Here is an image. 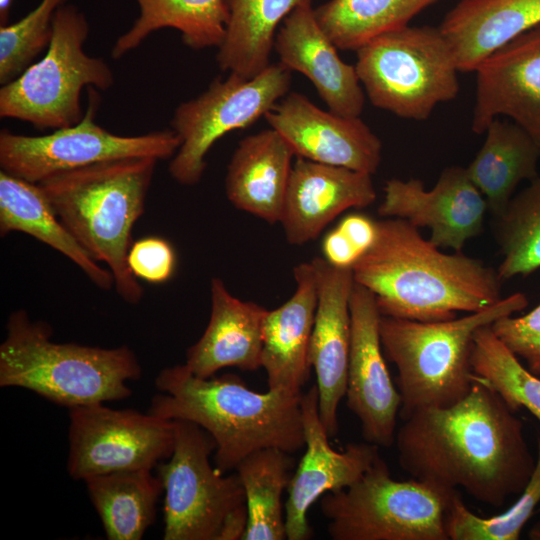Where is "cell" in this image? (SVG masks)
Wrapping results in <instances>:
<instances>
[{"instance_id":"ffe728a7","label":"cell","mask_w":540,"mask_h":540,"mask_svg":"<svg viewBox=\"0 0 540 540\" xmlns=\"http://www.w3.org/2000/svg\"><path fill=\"white\" fill-rule=\"evenodd\" d=\"M376 197L371 174L296 157L279 223L286 240L301 246L343 212L365 208Z\"/></svg>"},{"instance_id":"9a60e30c","label":"cell","mask_w":540,"mask_h":540,"mask_svg":"<svg viewBox=\"0 0 540 540\" xmlns=\"http://www.w3.org/2000/svg\"><path fill=\"white\" fill-rule=\"evenodd\" d=\"M383 190L379 215L429 228V241L438 248L461 252L466 242L483 230L488 206L466 167H446L431 189L417 178H392Z\"/></svg>"},{"instance_id":"74e56055","label":"cell","mask_w":540,"mask_h":540,"mask_svg":"<svg viewBox=\"0 0 540 540\" xmlns=\"http://www.w3.org/2000/svg\"><path fill=\"white\" fill-rule=\"evenodd\" d=\"M131 273L150 283L169 280L176 266V255L171 244L160 237H144L132 243L127 256Z\"/></svg>"},{"instance_id":"4316f807","label":"cell","mask_w":540,"mask_h":540,"mask_svg":"<svg viewBox=\"0 0 540 540\" xmlns=\"http://www.w3.org/2000/svg\"><path fill=\"white\" fill-rule=\"evenodd\" d=\"M485 133L483 145L466 170L496 219L506 209L517 186L539 176L540 146L513 121L496 118Z\"/></svg>"},{"instance_id":"4dcf8cb0","label":"cell","mask_w":540,"mask_h":540,"mask_svg":"<svg viewBox=\"0 0 540 540\" xmlns=\"http://www.w3.org/2000/svg\"><path fill=\"white\" fill-rule=\"evenodd\" d=\"M290 455L278 448H265L253 452L236 467L248 512L243 540L286 539L282 495L292 477L294 459Z\"/></svg>"},{"instance_id":"277c9868","label":"cell","mask_w":540,"mask_h":540,"mask_svg":"<svg viewBox=\"0 0 540 540\" xmlns=\"http://www.w3.org/2000/svg\"><path fill=\"white\" fill-rule=\"evenodd\" d=\"M157 161L151 157L106 161L59 173L38 184L82 247L108 266L117 294L129 304H138L144 294L127 256Z\"/></svg>"},{"instance_id":"44dd1931","label":"cell","mask_w":540,"mask_h":540,"mask_svg":"<svg viewBox=\"0 0 540 540\" xmlns=\"http://www.w3.org/2000/svg\"><path fill=\"white\" fill-rule=\"evenodd\" d=\"M280 63L306 76L329 111L359 117L365 94L355 66L345 63L319 26L312 5L300 6L282 21L274 40Z\"/></svg>"},{"instance_id":"9c48e42d","label":"cell","mask_w":540,"mask_h":540,"mask_svg":"<svg viewBox=\"0 0 540 540\" xmlns=\"http://www.w3.org/2000/svg\"><path fill=\"white\" fill-rule=\"evenodd\" d=\"M89 24L76 6L64 4L55 13L52 37L42 59L0 89V117L25 121L38 130L78 123L84 112V87L107 90L113 72L101 58L84 50Z\"/></svg>"},{"instance_id":"52a82bcc","label":"cell","mask_w":540,"mask_h":540,"mask_svg":"<svg viewBox=\"0 0 540 540\" xmlns=\"http://www.w3.org/2000/svg\"><path fill=\"white\" fill-rule=\"evenodd\" d=\"M460 492L413 478L391 476L379 456L348 488L321 498L333 540H449L446 522Z\"/></svg>"},{"instance_id":"5bb4252c","label":"cell","mask_w":540,"mask_h":540,"mask_svg":"<svg viewBox=\"0 0 540 540\" xmlns=\"http://www.w3.org/2000/svg\"><path fill=\"white\" fill-rule=\"evenodd\" d=\"M350 315L347 407L359 419L365 441L388 448L395 442L401 396L383 356L375 296L358 283L352 290Z\"/></svg>"},{"instance_id":"603a6c76","label":"cell","mask_w":540,"mask_h":540,"mask_svg":"<svg viewBox=\"0 0 540 540\" xmlns=\"http://www.w3.org/2000/svg\"><path fill=\"white\" fill-rule=\"evenodd\" d=\"M296 288L279 307L268 310L263 323L261 368L268 389L294 393L310 377L309 350L317 306V279L312 261L293 270Z\"/></svg>"},{"instance_id":"484cf974","label":"cell","mask_w":540,"mask_h":540,"mask_svg":"<svg viewBox=\"0 0 540 540\" xmlns=\"http://www.w3.org/2000/svg\"><path fill=\"white\" fill-rule=\"evenodd\" d=\"M28 234L61 253L100 289L110 290L114 278L82 247L57 216L38 184L0 172V235Z\"/></svg>"},{"instance_id":"d6a6232c","label":"cell","mask_w":540,"mask_h":540,"mask_svg":"<svg viewBox=\"0 0 540 540\" xmlns=\"http://www.w3.org/2000/svg\"><path fill=\"white\" fill-rule=\"evenodd\" d=\"M494 230L502 254L497 268L502 281L540 268V176L511 198L495 219Z\"/></svg>"},{"instance_id":"3957f363","label":"cell","mask_w":540,"mask_h":540,"mask_svg":"<svg viewBox=\"0 0 540 540\" xmlns=\"http://www.w3.org/2000/svg\"><path fill=\"white\" fill-rule=\"evenodd\" d=\"M159 393L148 412L168 420L197 424L216 443L215 468L235 470L261 449L295 453L305 447L301 412L303 392L249 389L234 374L201 378L184 364L163 368L155 379Z\"/></svg>"},{"instance_id":"7402d4cb","label":"cell","mask_w":540,"mask_h":540,"mask_svg":"<svg viewBox=\"0 0 540 540\" xmlns=\"http://www.w3.org/2000/svg\"><path fill=\"white\" fill-rule=\"evenodd\" d=\"M211 310L201 337L186 351L184 365L195 376L210 378L226 367L261 368L263 323L267 309L230 293L223 280L210 282Z\"/></svg>"},{"instance_id":"d4e9b609","label":"cell","mask_w":540,"mask_h":540,"mask_svg":"<svg viewBox=\"0 0 540 540\" xmlns=\"http://www.w3.org/2000/svg\"><path fill=\"white\" fill-rule=\"evenodd\" d=\"M540 25V0H459L439 28L459 72H473L491 53Z\"/></svg>"},{"instance_id":"f546056e","label":"cell","mask_w":540,"mask_h":540,"mask_svg":"<svg viewBox=\"0 0 540 540\" xmlns=\"http://www.w3.org/2000/svg\"><path fill=\"white\" fill-rule=\"evenodd\" d=\"M151 471H116L84 480L108 539L139 540L153 523L164 489Z\"/></svg>"},{"instance_id":"7a4b0ae2","label":"cell","mask_w":540,"mask_h":540,"mask_svg":"<svg viewBox=\"0 0 540 540\" xmlns=\"http://www.w3.org/2000/svg\"><path fill=\"white\" fill-rule=\"evenodd\" d=\"M352 271L355 283L373 293L382 316L444 321L502 299L497 269L461 252L440 251L400 218L377 220L376 239Z\"/></svg>"},{"instance_id":"5b68a950","label":"cell","mask_w":540,"mask_h":540,"mask_svg":"<svg viewBox=\"0 0 540 540\" xmlns=\"http://www.w3.org/2000/svg\"><path fill=\"white\" fill-rule=\"evenodd\" d=\"M135 353L126 345L101 348L52 340V328L27 311H13L0 345V386L30 390L68 408L119 401L141 378Z\"/></svg>"},{"instance_id":"6da1fadb","label":"cell","mask_w":540,"mask_h":540,"mask_svg":"<svg viewBox=\"0 0 540 540\" xmlns=\"http://www.w3.org/2000/svg\"><path fill=\"white\" fill-rule=\"evenodd\" d=\"M514 413L474 375L471 390L458 402L403 420L395 435L399 464L413 478L462 488L500 508L523 491L536 464Z\"/></svg>"},{"instance_id":"f35d334b","label":"cell","mask_w":540,"mask_h":540,"mask_svg":"<svg viewBox=\"0 0 540 540\" xmlns=\"http://www.w3.org/2000/svg\"><path fill=\"white\" fill-rule=\"evenodd\" d=\"M323 258L332 266L351 268L362 254L351 240L336 226L322 241Z\"/></svg>"},{"instance_id":"60d3db41","label":"cell","mask_w":540,"mask_h":540,"mask_svg":"<svg viewBox=\"0 0 540 540\" xmlns=\"http://www.w3.org/2000/svg\"><path fill=\"white\" fill-rule=\"evenodd\" d=\"M247 527L248 512L246 503H244L224 518L216 540H243Z\"/></svg>"},{"instance_id":"b9f144b4","label":"cell","mask_w":540,"mask_h":540,"mask_svg":"<svg viewBox=\"0 0 540 540\" xmlns=\"http://www.w3.org/2000/svg\"><path fill=\"white\" fill-rule=\"evenodd\" d=\"M14 0H0V26L8 24L9 14Z\"/></svg>"},{"instance_id":"e0dca14e","label":"cell","mask_w":540,"mask_h":540,"mask_svg":"<svg viewBox=\"0 0 540 540\" xmlns=\"http://www.w3.org/2000/svg\"><path fill=\"white\" fill-rule=\"evenodd\" d=\"M296 157L373 175L382 159V142L359 117L323 111L292 92L264 116Z\"/></svg>"},{"instance_id":"f1b7e54d","label":"cell","mask_w":540,"mask_h":540,"mask_svg":"<svg viewBox=\"0 0 540 540\" xmlns=\"http://www.w3.org/2000/svg\"><path fill=\"white\" fill-rule=\"evenodd\" d=\"M139 16L114 43L111 56L119 59L153 32L173 28L191 49L218 48L226 34L229 13L224 0H136Z\"/></svg>"},{"instance_id":"836d02e7","label":"cell","mask_w":540,"mask_h":540,"mask_svg":"<svg viewBox=\"0 0 540 540\" xmlns=\"http://www.w3.org/2000/svg\"><path fill=\"white\" fill-rule=\"evenodd\" d=\"M490 325L475 333L471 354L473 374L493 389L513 412L523 407L540 422V376L519 362Z\"/></svg>"},{"instance_id":"83f0119b","label":"cell","mask_w":540,"mask_h":540,"mask_svg":"<svg viewBox=\"0 0 540 540\" xmlns=\"http://www.w3.org/2000/svg\"><path fill=\"white\" fill-rule=\"evenodd\" d=\"M229 18L216 60L224 72L252 78L269 65L276 30L285 17L313 0H224Z\"/></svg>"},{"instance_id":"e575fe53","label":"cell","mask_w":540,"mask_h":540,"mask_svg":"<svg viewBox=\"0 0 540 540\" xmlns=\"http://www.w3.org/2000/svg\"><path fill=\"white\" fill-rule=\"evenodd\" d=\"M540 503V439L529 482L514 504L501 514L483 518L470 511L461 494L455 496L446 522L449 540H517Z\"/></svg>"},{"instance_id":"d590c367","label":"cell","mask_w":540,"mask_h":540,"mask_svg":"<svg viewBox=\"0 0 540 540\" xmlns=\"http://www.w3.org/2000/svg\"><path fill=\"white\" fill-rule=\"evenodd\" d=\"M67 0H41L20 20L0 26V84L26 70L48 48L55 13Z\"/></svg>"},{"instance_id":"2e32d148","label":"cell","mask_w":540,"mask_h":540,"mask_svg":"<svg viewBox=\"0 0 540 540\" xmlns=\"http://www.w3.org/2000/svg\"><path fill=\"white\" fill-rule=\"evenodd\" d=\"M301 412L305 452L287 488L284 507L287 540L311 538L307 517L310 507L326 493L353 485L380 456V447L367 441L349 443L342 451L330 446V437L319 414L316 384L302 393Z\"/></svg>"},{"instance_id":"8fae6325","label":"cell","mask_w":540,"mask_h":540,"mask_svg":"<svg viewBox=\"0 0 540 540\" xmlns=\"http://www.w3.org/2000/svg\"><path fill=\"white\" fill-rule=\"evenodd\" d=\"M290 84L291 71L279 62L252 78L234 73L216 78L199 96L182 102L171 120V129L181 140L169 164L172 178L186 186L197 184L215 142L265 116L287 95Z\"/></svg>"},{"instance_id":"ab89813d","label":"cell","mask_w":540,"mask_h":540,"mask_svg":"<svg viewBox=\"0 0 540 540\" xmlns=\"http://www.w3.org/2000/svg\"><path fill=\"white\" fill-rule=\"evenodd\" d=\"M337 227L362 255L372 246L377 236V220L360 213L346 215Z\"/></svg>"},{"instance_id":"1f68e13d","label":"cell","mask_w":540,"mask_h":540,"mask_svg":"<svg viewBox=\"0 0 540 540\" xmlns=\"http://www.w3.org/2000/svg\"><path fill=\"white\" fill-rule=\"evenodd\" d=\"M436 1L329 0L314 9V15L338 49L357 51L381 34L408 26Z\"/></svg>"},{"instance_id":"8d00e7d4","label":"cell","mask_w":540,"mask_h":540,"mask_svg":"<svg viewBox=\"0 0 540 540\" xmlns=\"http://www.w3.org/2000/svg\"><path fill=\"white\" fill-rule=\"evenodd\" d=\"M490 326L512 353L525 360L527 369L540 376V304L525 315L504 316Z\"/></svg>"},{"instance_id":"cb8c5ba5","label":"cell","mask_w":540,"mask_h":540,"mask_svg":"<svg viewBox=\"0 0 540 540\" xmlns=\"http://www.w3.org/2000/svg\"><path fill=\"white\" fill-rule=\"evenodd\" d=\"M294 152L275 129L243 138L227 166L225 192L238 210L279 223Z\"/></svg>"},{"instance_id":"ba28073f","label":"cell","mask_w":540,"mask_h":540,"mask_svg":"<svg viewBox=\"0 0 540 540\" xmlns=\"http://www.w3.org/2000/svg\"><path fill=\"white\" fill-rule=\"evenodd\" d=\"M356 52L357 76L371 104L400 118L426 120L458 95L456 58L439 27L408 25Z\"/></svg>"},{"instance_id":"7bdbcfd3","label":"cell","mask_w":540,"mask_h":540,"mask_svg":"<svg viewBox=\"0 0 540 540\" xmlns=\"http://www.w3.org/2000/svg\"><path fill=\"white\" fill-rule=\"evenodd\" d=\"M528 538L531 540H540V519L529 530Z\"/></svg>"},{"instance_id":"30bf717a","label":"cell","mask_w":540,"mask_h":540,"mask_svg":"<svg viewBox=\"0 0 540 540\" xmlns=\"http://www.w3.org/2000/svg\"><path fill=\"white\" fill-rule=\"evenodd\" d=\"M96 90L88 87V107L82 119L72 126L41 136L1 130V169L39 184L59 173L96 163L139 157L159 161L174 156L181 140L172 129L122 136L98 125L95 115L100 97Z\"/></svg>"},{"instance_id":"ac0fdd59","label":"cell","mask_w":540,"mask_h":540,"mask_svg":"<svg viewBox=\"0 0 540 540\" xmlns=\"http://www.w3.org/2000/svg\"><path fill=\"white\" fill-rule=\"evenodd\" d=\"M472 131L507 116L540 146V25L487 56L475 69Z\"/></svg>"},{"instance_id":"4fadbf2b","label":"cell","mask_w":540,"mask_h":540,"mask_svg":"<svg viewBox=\"0 0 540 540\" xmlns=\"http://www.w3.org/2000/svg\"><path fill=\"white\" fill-rule=\"evenodd\" d=\"M67 471L82 480L124 470H152L168 459L175 423L104 403L69 408Z\"/></svg>"},{"instance_id":"7c38bea8","label":"cell","mask_w":540,"mask_h":540,"mask_svg":"<svg viewBox=\"0 0 540 540\" xmlns=\"http://www.w3.org/2000/svg\"><path fill=\"white\" fill-rule=\"evenodd\" d=\"M171 456L157 466L164 494V540H216L224 518L245 503L237 473L225 476L210 463L212 436L189 421L174 420Z\"/></svg>"},{"instance_id":"8992f818","label":"cell","mask_w":540,"mask_h":540,"mask_svg":"<svg viewBox=\"0 0 540 540\" xmlns=\"http://www.w3.org/2000/svg\"><path fill=\"white\" fill-rule=\"evenodd\" d=\"M527 304V297L517 292L483 310L444 321L381 315L383 351L398 372L399 417L405 420L422 409L448 407L465 397L474 383L471 354L476 331Z\"/></svg>"},{"instance_id":"d6986e66","label":"cell","mask_w":540,"mask_h":540,"mask_svg":"<svg viewBox=\"0 0 540 540\" xmlns=\"http://www.w3.org/2000/svg\"><path fill=\"white\" fill-rule=\"evenodd\" d=\"M317 279V306L309 360L317 379L319 414L329 437L338 432L337 410L346 396L351 339L350 298L355 284L351 268L311 260Z\"/></svg>"}]
</instances>
